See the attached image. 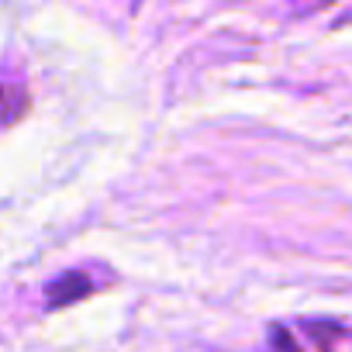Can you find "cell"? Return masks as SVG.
I'll return each instance as SVG.
<instances>
[{
  "label": "cell",
  "instance_id": "obj_1",
  "mask_svg": "<svg viewBox=\"0 0 352 352\" xmlns=\"http://www.w3.org/2000/svg\"><path fill=\"white\" fill-rule=\"evenodd\" d=\"M90 290H94V280H90L87 273H80V270H69V273H63L59 280L49 283L45 304H49V307H66V304H73V300H83Z\"/></svg>",
  "mask_w": 352,
  "mask_h": 352
},
{
  "label": "cell",
  "instance_id": "obj_2",
  "mask_svg": "<svg viewBox=\"0 0 352 352\" xmlns=\"http://www.w3.org/2000/svg\"><path fill=\"white\" fill-rule=\"evenodd\" d=\"M25 111V90L14 83H0V124L14 121Z\"/></svg>",
  "mask_w": 352,
  "mask_h": 352
}]
</instances>
